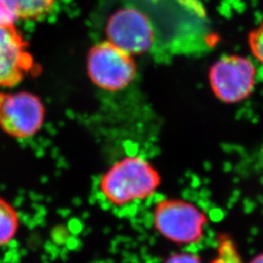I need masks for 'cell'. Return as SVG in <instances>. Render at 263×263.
<instances>
[{"label": "cell", "instance_id": "6da1fadb", "mask_svg": "<svg viewBox=\"0 0 263 263\" xmlns=\"http://www.w3.org/2000/svg\"><path fill=\"white\" fill-rule=\"evenodd\" d=\"M138 10L153 37L151 56L158 61L201 56L214 44V33L201 0H123Z\"/></svg>", "mask_w": 263, "mask_h": 263}, {"label": "cell", "instance_id": "7a4b0ae2", "mask_svg": "<svg viewBox=\"0 0 263 263\" xmlns=\"http://www.w3.org/2000/svg\"><path fill=\"white\" fill-rule=\"evenodd\" d=\"M162 184L158 169L141 155H127L102 176L99 189L114 207H125L152 197Z\"/></svg>", "mask_w": 263, "mask_h": 263}, {"label": "cell", "instance_id": "3957f363", "mask_svg": "<svg viewBox=\"0 0 263 263\" xmlns=\"http://www.w3.org/2000/svg\"><path fill=\"white\" fill-rule=\"evenodd\" d=\"M152 223L164 239L178 246L199 244L209 223L206 213L194 203L180 198H165L152 210Z\"/></svg>", "mask_w": 263, "mask_h": 263}, {"label": "cell", "instance_id": "277c9868", "mask_svg": "<svg viewBox=\"0 0 263 263\" xmlns=\"http://www.w3.org/2000/svg\"><path fill=\"white\" fill-rule=\"evenodd\" d=\"M91 81L106 92H119L133 83L137 66L133 55L105 40L91 48L87 57Z\"/></svg>", "mask_w": 263, "mask_h": 263}, {"label": "cell", "instance_id": "5b68a950", "mask_svg": "<svg viewBox=\"0 0 263 263\" xmlns=\"http://www.w3.org/2000/svg\"><path fill=\"white\" fill-rule=\"evenodd\" d=\"M209 82L218 101L223 104H239L253 94L256 69L246 57L227 55L217 60L210 68Z\"/></svg>", "mask_w": 263, "mask_h": 263}, {"label": "cell", "instance_id": "8992f818", "mask_svg": "<svg viewBox=\"0 0 263 263\" xmlns=\"http://www.w3.org/2000/svg\"><path fill=\"white\" fill-rule=\"evenodd\" d=\"M45 115V106L36 95L0 90V130L11 138L26 140L34 137L43 127Z\"/></svg>", "mask_w": 263, "mask_h": 263}, {"label": "cell", "instance_id": "52a82bcc", "mask_svg": "<svg viewBox=\"0 0 263 263\" xmlns=\"http://www.w3.org/2000/svg\"><path fill=\"white\" fill-rule=\"evenodd\" d=\"M40 71L28 43L15 25H0V90Z\"/></svg>", "mask_w": 263, "mask_h": 263}, {"label": "cell", "instance_id": "ba28073f", "mask_svg": "<svg viewBox=\"0 0 263 263\" xmlns=\"http://www.w3.org/2000/svg\"><path fill=\"white\" fill-rule=\"evenodd\" d=\"M107 40L131 55H151L153 37L141 13L129 4L123 3L106 24Z\"/></svg>", "mask_w": 263, "mask_h": 263}, {"label": "cell", "instance_id": "9c48e42d", "mask_svg": "<svg viewBox=\"0 0 263 263\" xmlns=\"http://www.w3.org/2000/svg\"><path fill=\"white\" fill-rule=\"evenodd\" d=\"M20 217L17 210L0 196V247L11 243L19 231Z\"/></svg>", "mask_w": 263, "mask_h": 263}, {"label": "cell", "instance_id": "30bf717a", "mask_svg": "<svg viewBox=\"0 0 263 263\" xmlns=\"http://www.w3.org/2000/svg\"><path fill=\"white\" fill-rule=\"evenodd\" d=\"M18 19L36 20L46 17L53 10L57 0H11Z\"/></svg>", "mask_w": 263, "mask_h": 263}, {"label": "cell", "instance_id": "8fae6325", "mask_svg": "<svg viewBox=\"0 0 263 263\" xmlns=\"http://www.w3.org/2000/svg\"><path fill=\"white\" fill-rule=\"evenodd\" d=\"M211 263H244L235 241L229 234L218 236L216 255Z\"/></svg>", "mask_w": 263, "mask_h": 263}, {"label": "cell", "instance_id": "7c38bea8", "mask_svg": "<svg viewBox=\"0 0 263 263\" xmlns=\"http://www.w3.org/2000/svg\"><path fill=\"white\" fill-rule=\"evenodd\" d=\"M249 43L252 53L256 60L263 65V20L262 22L251 32Z\"/></svg>", "mask_w": 263, "mask_h": 263}, {"label": "cell", "instance_id": "4fadbf2b", "mask_svg": "<svg viewBox=\"0 0 263 263\" xmlns=\"http://www.w3.org/2000/svg\"><path fill=\"white\" fill-rule=\"evenodd\" d=\"M18 19L11 0H0V25H14Z\"/></svg>", "mask_w": 263, "mask_h": 263}, {"label": "cell", "instance_id": "5bb4252c", "mask_svg": "<svg viewBox=\"0 0 263 263\" xmlns=\"http://www.w3.org/2000/svg\"><path fill=\"white\" fill-rule=\"evenodd\" d=\"M164 263H204L201 257L191 252H179L171 254Z\"/></svg>", "mask_w": 263, "mask_h": 263}, {"label": "cell", "instance_id": "9a60e30c", "mask_svg": "<svg viewBox=\"0 0 263 263\" xmlns=\"http://www.w3.org/2000/svg\"><path fill=\"white\" fill-rule=\"evenodd\" d=\"M249 263H263V254L255 255L254 258Z\"/></svg>", "mask_w": 263, "mask_h": 263}]
</instances>
